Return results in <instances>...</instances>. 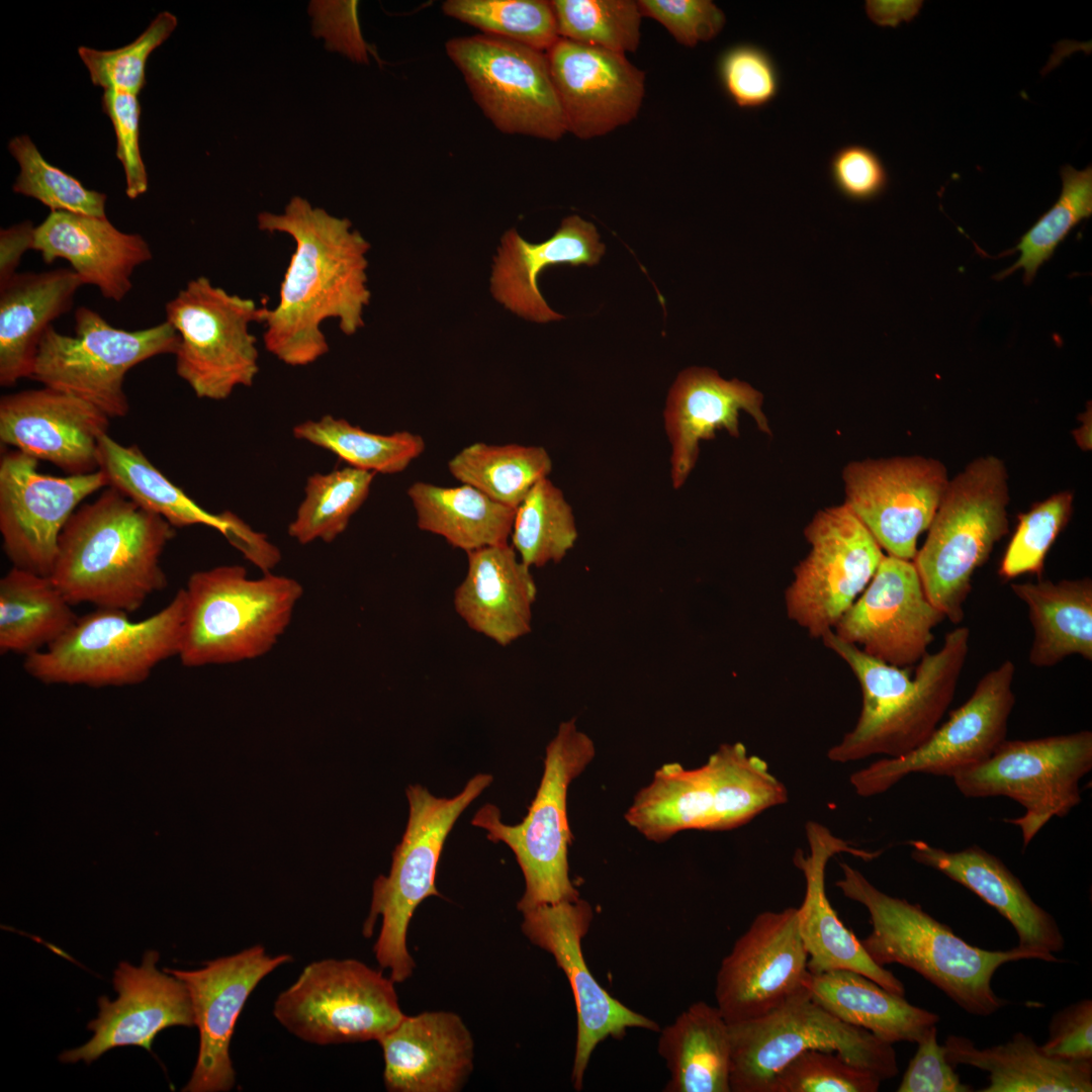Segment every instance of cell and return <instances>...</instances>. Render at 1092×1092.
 <instances>
[{"label": "cell", "mask_w": 1092, "mask_h": 1092, "mask_svg": "<svg viewBox=\"0 0 1092 1092\" xmlns=\"http://www.w3.org/2000/svg\"><path fill=\"white\" fill-rule=\"evenodd\" d=\"M258 226L283 233L295 243L279 288V301L265 318L264 344L289 366H306L326 355L322 325L335 318L343 334L364 327L371 292L367 285L369 243L348 218H340L294 196L281 214L261 212Z\"/></svg>", "instance_id": "obj_1"}, {"label": "cell", "mask_w": 1092, "mask_h": 1092, "mask_svg": "<svg viewBox=\"0 0 1092 1092\" xmlns=\"http://www.w3.org/2000/svg\"><path fill=\"white\" fill-rule=\"evenodd\" d=\"M174 529L108 486L66 524L50 578L73 606L130 614L168 585L161 556Z\"/></svg>", "instance_id": "obj_2"}, {"label": "cell", "mask_w": 1092, "mask_h": 1092, "mask_svg": "<svg viewBox=\"0 0 1092 1092\" xmlns=\"http://www.w3.org/2000/svg\"><path fill=\"white\" fill-rule=\"evenodd\" d=\"M821 639L846 662L862 694L856 724L827 751L831 761L846 763L875 754L898 757L929 738L953 699L968 656L970 630L963 626L949 631L938 651L921 657L914 677L905 667L868 655L833 631Z\"/></svg>", "instance_id": "obj_3"}, {"label": "cell", "mask_w": 1092, "mask_h": 1092, "mask_svg": "<svg viewBox=\"0 0 1092 1092\" xmlns=\"http://www.w3.org/2000/svg\"><path fill=\"white\" fill-rule=\"evenodd\" d=\"M835 886L870 915L872 931L860 940L879 966L899 964L936 986L966 1012L990 1016L1008 1004L992 988L995 972L1004 964L1038 960L1018 948L989 950L974 946L919 904L891 896L874 886L858 870L840 862Z\"/></svg>", "instance_id": "obj_4"}, {"label": "cell", "mask_w": 1092, "mask_h": 1092, "mask_svg": "<svg viewBox=\"0 0 1092 1092\" xmlns=\"http://www.w3.org/2000/svg\"><path fill=\"white\" fill-rule=\"evenodd\" d=\"M788 796L762 758L749 754L741 742L725 743L700 767L662 764L635 796L625 819L659 843L685 830L737 828L787 803Z\"/></svg>", "instance_id": "obj_5"}, {"label": "cell", "mask_w": 1092, "mask_h": 1092, "mask_svg": "<svg viewBox=\"0 0 1092 1092\" xmlns=\"http://www.w3.org/2000/svg\"><path fill=\"white\" fill-rule=\"evenodd\" d=\"M185 617L178 657L187 667L265 655L289 626L303 588L294 578H250L241 565L193 572L183 588Z\"/></svg>", "instance_id": "obj_6"}, {"label": "cell", "mask_w": 1092, "mask_h": 1092, "mask_svg": "<svg viewBox=\"0 0 1092 1092\" xmlns=\"http://www.w3.org/2000/svg\"><path fill=\"white\" fill-rule=\"evenodd\" d=\"M1008 504L1004 462L993 455L972 460L948 480L912 560L926 598L953 624L964 619L975 571L1009 531Z\"/></svg>", "instance_id": "obj_7"}, {"label": "cell", "mask_w": 1092, "mask_h": 1092, "mask_svg": "<svg viewBox=\"0 0 1092 1092\" xmlns=\"http://www.w3.org/2000/svg\"><path fill=\"white\" fill-rule=\"evenodd\" d=\"M596 755L593 739L574 719L564 721L548 743L544 770L527 815L516 825L502 821L499 809L485 804L471 823L504 842L514 852L525 880L517 903L520 912L543 904L579 899L569 877L568 847L572 833L567 817V791Z\"/></svg>", "instance_id": "obj_8"}, {"label": "cell", "mask_w": 1092, "mask_h": 1092, "mask_svg": "<svg viewBox=\"0 0 1092 1092\" xmlns=\"http://www.w3.org/2000/svg\"><path fill=\"white\" fill-rule=\"evenodd\" d=\"M492 781L491 775L478 774L452 798L436 797L421 785L406 788L407 824L392 853L389 874L373 883L370 911L363 925V935L369 937L377 917H381L373 951L394 983L408 979L416 967L406 934L417 907L430 896L441 897L436 875L445 840L458 817Z\"/></svg>", "instance_id": "obj_9"}, {"label": "cell", "mask_w": 1092, "mask_h": 1092, "mask_svg": "<svg viewBox=\"0 0 1092 1092\" xmlns=\"http://www.w3.org/2000/svg\"><path fill=\"white\" fill-rule=\"evenodd\" d=\"M185 617L179 589L154 615L132 621L129 614L96 609L48 648L24 657L26 673L44 684L127 686L146 680L163 661L178 656Z\"/></svg>", "instance_id": "obj_10"}, {"label": "cell", "mask_w": 1092, "mask_h": 1092, "mask_svg": "<svg viewBox=\"0 0 1092 1092\" xmlns=\"http://www.w3.org/2000/svg\"><path fill=\"white\" fill-rule=\"evenodd\" d=\"M729 1029L731 1092H768L778 1072L810 1050L835 1052L881 1082L899 1072L892 1043L841 1021L813 1001L808 990Z\"/></svg>", "instance_id": "obj_11"}, {"label": "cell", "mask_w": 1092, "mask_h": 1092, "mask_svg": "<svg viewBox=\"0 0 1092 1092\" xmlns=\"http://www.w3.org/2000/svg\"><path fill=\"white\" fill-rule=\"evenodd\" d=\"M268 309L205 276L189 280L165 304L166 321L179 336L176 373L197 397L222 400L254 383L259 352L250 326L264 323Z\"/></svg>", "instance_id": "obj_12"}, {"label": "cell", "mask_w": 1092, "mask_h": 1092, "mask_svg": "<svg viewBox=\"0 0 1092 1092\" xmlns=\"http://www.w3.org/2000/svg\"><path fill=\"white\" fill-rule=\"evenodd\" d=\"M75 336L50 326L40 340L31 379L79 397L111 418L124 417L129 404L123 390L126 373L138 364L175 354L179 336L167 321L143 330L111 326L97 311L80 306Z\"/></svg>", "instance_id": "obj_13"}, {"label": "cell", "mask_w": 1092, "mask_h": 1092, "mask_svg": "<svg viewBox=\"0 0 1092 1092\" xmlns=\"http://www.w3.org/2000/svg\"><path fill=\"white\" fill-rule=\"evenodd\" d=\"M1092 768V732L1029 740L1005 739L983 762L951 779L967 798L1007 797L1022 816L1005 821L1018 826L1023 847L1055 817H1065L1081 801L1080 781Z\"/></svg>", "instance_id": "obj_14"}, {"label": "cell", "mask_w": 1092, "mask_h": 1092, "mask_svg": "<svg viewBox=\"0 0 1092 1092\" xmlns=\"http://www.w3.org/2000/svg\"><path fill=\"white\" fill-rule=\"evenodd\" d=\"M390 977L355 959L307 965L274 1002L277 1021L318 1044L378 1040L405 1015Z\"/></svg>", "instance_id": "obj_15"}, {"label": "cell", "mask_w": 1092, "mask_h": 1092, "mask_svg": "<svg viewBox=\"0 0 1092 1092\" xmlns=\"http://www.w3.org/2000/svg\"><path fill=\"white\" fill-rule=\"evenodd\" d=\"M445 50L499 131L552 142L566 133L545 52L483 33L452 37Z\"/></svg>", "instance_id": "obj_16"}, {"label": "cell", "mask_w": 1092, "mask_h": 1092, "mask_svg": "<svg viewBox=\"0 0 1092 1092\" xmlns=\"http://www.w3.org/2000/svg\"><path fill=\"white\" fill-rule=\"evenodd\" d=\"M804 536L810 550L794 568L785 607L789 619L822 638L867 587L885 555L844 503L818 511Z\"/></svg>", "instance_id": "obj_17"}, {"label": "cell", "mask_w": 1092, "mask_h": 1092, "mask_svg": "<svg viewBox=\"0 0 1092 1092\" xmlns=\"http://www.w3.org/2000/svg\"><path fill=\"white\" fill-rule=\"evenodd\" d=\"M1014 674L1011 660L988 671L968 701L953 710L919 747L854 771L849 781L855 793L866 798L880 795L912 774L952 778L986 760L1006 739L1015 705Z\"/></svg>", "instance_id": "obj_18"}, {"label": "cell", "mask_w": 1092, "mask_h": 1092, "mask_svg": "<svg viewBox=\"0 0 1092 1092\" xmlns=\"http://www.w3.org/2000/svg\"><path fill=\"white\" fill-rule=\"evenodd\" d=\"M842 480L844 504L881 548L912 561L949 478L940 460L913 455L851 461Z\"/></svg>", "instance_id": "obj_19"}, {"label": "cell", "mask_w": 1092, "mask_h": 1092, "mask_svg": "<svg viewBox=\"0 0 1092 1092\" xmlns=\"http://www.w3.org/2000/svg\"><path fill=\"white\" fill-rule=\"evenodd\" d=\"M38 461L18 450L0 460V533L12 566L50 576L59 539L78 506L108 485L96 470L54 476L40 473Z\"/></svg>", "instance_id": "obj_20"}, {"label": "cell", "mask_w": 1092, "mask_h": 1092, "mask_svg": "<svg viewBox=\"0 0 1092 1092\" xmlns=\"http://www.w3.org/2000/svg\"><path fill=\"white\" fill-rule=\"evenodd\" d=\"M522 914L523 934L552 954L571 987L577 1015L571 1081L579 1091L590 1057L600 1042L609 1037L620 1039L628 1028L658 1031L659 1026L611 996L589 971L581 948L594 915L587 901L579 898L543 904Z\"/></svg>", "instance_id": "obj_21"}, {"label": "cell", "mask_w": 1092, "mask_h": 1092, "mask_svg": "<svg viewBox=\"0 0 1092 1092\" xmlns=\"http://www.w3.org/2000/svg\"><path fill=\"white\" fill-rule=\"evenodd\" d=\"M809 975L798 908L761 912L721 962L717 1007L729 1024L763 1016L808 990Z\"/></svg>", "instance_id": "obj_22"}, {"label": "cell", "mask_w": 1092, "mask_h": 1092, "mask_svg": "<svg viewBox=\"0 0 1092 1092\" xmlns=\"http://www.w3.org/2000/svg\"><path fill=\"white\" fill-rule=\"evenodd\" d=\"M291 956H269L253 945L240 952L203 963L194 971L164 969L183 981L188 989L199 1050L184 1092H224L235 1085L230 1044L236 1022L257 985Z\"/></svg>", "instance_id": "obj_23"}, {"label": "cell", "mask_w": 1092, "mask_h": 1092, "mask_svg": "<svg viewBox=\"0 0 1092 1092\" xmlns=\"http://www.w3.org/2000/svg\"><path fill=\"white\" fill-rule=\"evenodd\" d=\"M944 618L926 598L913 561L887 555L832 631L878 660L906 667L927 652Z\"/></svg>", "instance_id": "obj_24"}, {"label": "cell", "mask_w": 1092, "mask_h": 1092, "mask_svg": "<svg viewBox=\"0 0 1092 1092\" xmlns=\"http://www.w3.org/2000/svg\"><path fill=\"white\" fill-rule=\"evenodd\" d=\"M545 53L566 132L590 140L636 118L645 73L626 55L560 37Z\"/></svg>", "instance_id": "obj_25"}, {"label": "cell", "mask_w": 1092, "mask_h": 1092, "mask_svg": "<svg viewBox=\"0 0 1092 1092\" xmlns=\"http://www.w3.org/2000/svg\"><path fill=\"white\" fill-rule=\"evenodd\" d=\"M159 953L148 950L141 966L126 962L114 971L117 998L98 999V1017L89 1022L93 1036L82 1046L66 1051L62 1063L90 1064L118 1046L138 1045L152 1051L156 1035L170 1026L195 1025L188 989L183 981L156 968Z\"/></svg>", "instance_id": "obj_26"}, {"label": "cell", "mask_w": 1092, "mask_h": 1092, "mask_svg": "<svg viewBox=\"0 0 1092 1092\" xmlns=\"http://www.w3.org/2000/svg\"><path fill=\"white\" fill-rule=\"evenodd\" d=\"M109 420L91 403L46 386L0 399L1 443L68 475L98 470L99 441Z\"/></svg>", "instance_id": "obj_27"}, {"label": "cell", "mask_w": 1092, "mask_h": 1092, "mask_svg": "<svg viewBox=\"0 0 1092 1092\" xmlns=\"http://www.w3.org/2000/svg\"><path fill=\"white\" fill-rule=\"evenodd\" d=\"M805 833L808 852L798 849L793 861L803 873L806 883L805 896L798 907V921L808 952L810 974L833 970L853 971L872 979L886 990L904 996L903 983L891 971L871 959L860 940L838 917L825 890L826 867L832 856L847 852L870 860L877 857L879 852L850 845L817 821H808Z\"/></svg>", "instance_id": "obj_28"}, {"label": "cell", "mask_w": 1092, "mask_h": 1092, "mask_svg": "<svg viewBox=\"0 0 1092 1092\" xmlns=\"http://www.w3.org/2000/svg\"><path fill=\"white\" fill-rule=\"evenodd\" d=\"M763 395L750 384L726 380L716 370L691 367L672 383L663 410L664 430L670 445V479L680 488L699 458L700 443L725 430L739 437V415L747 413L757 428L771 436L762 411Z\"/></svg>", "instance_id": "obj_29"}, {"label": "cell", "mask_w": 1092, "mask_h": 1092, "mask_svg": "<svg viewBox=\"0 0 1092 1092\" xmlns=\"http://www.w3.org/2000/svg\"><path fill=\"white\" fill-rule=\"evenodd\" d=\"M377 1041L391 1092H457L473 1070L474 1041L454 1012L404 1015Z\"/></svg>", "instance_id": "obj_30"}, {"label": "cell", "mask_w": 1092, "mask_h": 1092, "mask_svg": "<svg viewBox=\"0 0 1092 1092\" xmlns=\"http://www.w3.org/2000/svg\"><path fill=\"white\" fill-rule=\"evenodd\" d=\"M911 857L961 884L993 907L1012 925L1017 947L1044 962H1058L1064 935L1053 915L1034 902L1020 880L1004 862L979 845L948 851L922 840H911Z\"/></svg>", "instance_id": "obj_31"}, {"label": "cell", "mask_w": 1092, "mask_h": 1092, "mask_svg": "<svg viewBox=\"0 0 1092 1092\" xmlns=\"http://www.w3.org/2000/svg\"><path fill=\"white\" fill-rule=\"evenodd\" d=\"M33 250L47 264L67 260L84 284L117 302L131 290L135 268L153 257L141 235L120 232L106 216L63 210L51 211L35 226Z\"/></svg>", "instance_id": "obj_32"}, {"label": "cell", "mask_w": 1092, "mask_h": 1092, "mask_svg": "<svg viewBox=\"0 0 1092 1092\" xmlns=\"http://www.w3.org/2000/svg\"><path fill=\"white\" fill-rule=\"evenodd\" d=\"M605 253L596 226L578 215L565 217L555 234L540 244L524 240L515 229L507 231L493 259L491 293L512 312L535 323L564 316L543 298L538 276L551 266H594Z\"/></svg>", "instance_id": "obj_33"}, {"label": "cell", "mask_w": 1092, "mask_h": 1092, "mask_svg": "<svg viewBox=\"0 0 1092 1092\" xmlns=\"http://www.w3.org/2000/svg\"><path fill=\"white\" fill-rule=\"evenodd\" d=\"M467 570L454 592V609L473 631L508 646L531 631L537 586L511 544L466 553Z\"/></svg>", "instance_id": "obj_34"}, {"label": "cell", "mask_w": 1092, "mask_h": 1092, "mask_svg": "<svg viewBox=\"0 0 1092 1092\" xmlns=\"http://www.w3.org/2000/svg\"><path fill=\"white\" fill-rule=\"evenodd\" d=\"M84 285L73 270L16 273L0 285V384L30 378L42 335Z\"/></svg>", "instance_id": "obj_35"}, {"label": "cell", "mask_w": 1092, "mask_h": 1092, "mask_svg": "<svg viewBox=\"0 0 1092 1092\" xmlns=\"http://www.w3.org/2000/svg\"><path fill=\"white\" fill-rule=\"evenodd\" d=\"M945 1058L953 1067L971 1066L989 1074L981 1092H1090L1092 1061L1049 1056L1031 1036L1016 1032L1005 1043L984 1049L967 1037L948 1035Z\"/></svg>", "instance_id": "obj_36"}, {"label": "cell", "mask_w": 1092, "mask_h": 1092, "mask_svg": "<svg viewBox=\"0 0 1092 1092\" xmlns=\"http://www.w3.org/2000/svg\"><path fill=\"white\" fill-rule=\"evenodd\" d=\"M806 986L812 1000L829 1013L892 1044L917 1043L940 1019L853 971L810 974Z\"/></svg>", "instance_id": "obj_37"}, {"label": "cell", "mask_w": 1092, "mask_h": 1092, "mask_svg": "<svg viewBox=\"0 0 1092 1092\" xmlns=\"http://www.w3.org/2000/svg\"><path fill=\"white\" fill-rule=\"evenodd\" d=\"M658 1039L670 1074L665 1092H731L730 1029L717 1006L692 1004Z\"/></svg>", "instance_id": "obj_38"}, {"label": "cell", "mask_w": 1092, "mask_h": 1092, "mask_svg": "<svg viewBox=\"0 0 1092 1092\" xmlns=\"http://www.w3.org/2000/svg\"><path fill=\"white\" fill-rule=\"evenodd\" d=\"M1024 602L1034 631L1029 663L1050 667L1070 655L1092 660V580L1090 577L1012 583Z\"/></svg>", "instance_id": "obj_39"}, {"label": "cell", "mask_w": 1092, "mask_h": 1092, "mask_svg": "<svg viewBox=\"0 0 1092 1092\" xmlns=\"http://www.w3.org/2000/svg\"><path fill=\"white\" fill-rule=\"evenodd\" d=\"M98 470L110 486L174 528L203 525L229 541L244 521L232 512L212 514L189 497L157 468L136 445L124 446L108 434L98 446Z\"/></svg>", "instance_id": "obj_40"}, {"label": "cell", "mask_w": 1092, "mask_h": 1092, "mask_svg": "<svg viewBox=\"0 0 1092 1092\" xmlns=\"http://www.w3.org/2000/svg\"><path fill=\"white\" fill-rule=\"evenodd\" d=\"M418 527L470 552L509 543L515 509L461 483L445 487L417 481L407 489Z\"/></svg>", "instance_id": "obj_41"}, {"label": "cell", "mask_w": 1092, "mask_h": 1092, "mask_svg": "<svg viewBox=\"0 0 1092 1092\" xmlns=\"http://www.w3.org/2000/svg\"><path fill=\"white\" fill-rule=\"evenodd\" d=\"M50 576L12 566L0 579V652L24 657L60 639L77 621Z\"/></svg>", "instance_id": "obj_42"}, {"label": "cell", "mask_w": 1092, "mask_h": 1092, "mask_svg": "<svg viewBox=\"0 0 1092 1092\" xmlns=\"http://www.w3.org/2000/svg\"><path fill=\"white\" fill-rule=\"evenodd\" d=\"M448 470L460 483L516 510L532 487L548 477L552 460L542 446L477 442L455 454Z\"/></svg>", "instance_id": "obj_43"}, {"label": "cell", "mask_w": 1092, "mask_h": 1092, "mask_svg": "<svg viewBox=\"0 0 1092 1092\" xmlns=\"http://www.w3.org/2000/svg\"><path fill=\"white\" fill-rule=\"evenodd\" d=\"M293 435L332 452L351 467L373 473L401 472L425 450V441L418 434L371 433L331 415L298 424Z\"/></svg>", "instance_id": "obj_44"}, {"label": "cell", "mask_w": 1092, "mask_h": 1092, "mask_svg": "<svg viewBox=\"0 0 1092 1092\" xmlns=\"http://www.w3.org/2000/svg\"><path fill=\"white\" fill-rule=\"evenodd\" d=\"M578 536L573 511L549 477L539 480L516 509L511 545L531 567L560 562Z\"/></svg>", "instance_id": "obj_45"}, {"label": "cell", "mask_w": 1092, "mask_h": 1092, "mask_svg": "<svg viewBox=\"0 0 1092 1092\" xmlns=\"http://www.w3.org/2000/svg\"><path fill=\"white\" fill-rule=\"evenodd\" d=\"M374 475L351 466L310 475L289 536L300 544L333 542L368 497Z\"/></svg>", "instance_id": "obj_46"}, {"label": "cell", "mask_w": 1092, "mask_h": 1092, "mask_svg": "<svg viewBox=\"0 0 1092 1092\" xmlns=\"http://www.w3.org/2000/svg\"><path fill=\"white\" fill-rule=\"evenodd\" d=\"M1060 176L1059 198L1020 238L1014 249L1019 252L1017 261L998 274L997 279L1022 269L1024 283H1031L1039 267L1052 258L1070 232L1092 215L1091 165L1083 170L1062 166Z\"/></svg>", "instance_id": "obj_47"}, {"label": "cell", "mask_w": 1092, "mask_h": 1092, "mask_svg": "<svg viewBox=\"0 0 1092 1092\" xmlns=\"http://www.w3.org/2000/svg\"><path fill=\"white\" fill-rule=\"evenodd\" d=\"M443 13L483 34L547 52L559 38L550 1L447 0Z\"/></svg>", "instance_id": "obj_48"}, {"label": "cell", "mask_w": 1092, "mask_h": 1092, "mask_svg": "<svg viewBox=\"0 0 1092 1092\" xmlns=\"http://www.w3.org/2000/svg\"><path fill=\"white\" fill-rule=\"evenodd\" d=\"M558 35L626 55L640 46L642 14L633 0L550 1Z\"/></svg>", "instance_id": "obj_49"}, {"label": "cell", "mask_w": 1092, "mask_h": 1092, "mask_svg": "<svg viewBox=\"0 0 1092 1092\" xmlns=\"http://www.w3.org/2000/svg\"><path fill=\"white\" fill-rule=\"evenodd\" d=\"M8 150L20 168L12 186L15 193L40 201L51 211L106 216V195L87 189L78 179L50 164L28 135L13 138Z\"/></svg>", "instance_id": "obj_50"}, {"label": "cell", "mask_w": 1092, "mask_h": 1092, "mask_svg": "<svg viewBox=\"0 0 1092 1092\" xmlns=\"http://www.w3.org/2000/svg\"><path fill=\"white\" fill-rule=\"evenodd\" d=\"M1074 492L1052 494L1018 516V524L1003 555L998 574L1012 579L1024 573L1041 576L1044 559L1073 514Z\"/></svg>", "instance_id": "obj_51"}, {"label": "cell", "mask_w": 1092, "mask_h": 1092, "mask_svg": "<svg viewBox=\"0 0 1092 1092\" xmlns=\"http://www.w3.org/2000/svg\"><path fill=\"white\" fill-rule=\"evenodd\" d=\"M177 26L174 14L160 12L132 42L109 51L79 47L78 54L95 86L139 95L146 84V64Z\"/></svg>", "instance_id": "obj_52"}, {"label": "cell", "mask_w": 1092, "mask_h": 1092, "mask_svg": "<svg viewBox=\"0 0 1092 1092\" xmlns=\"http://www.w3.org/2000/svg\"><path fill=\"white\" fill-rule=\"evenodd\" d=\"M881 1081L835 1052L810 1050L774 1077L768 1092H876Z\"/></svg>", "instance_id": "obj_53"}, {"label": "cell", "mask_w": 1092, "mask_h": 1092, "mask_svg": "<svg viewBox=\"0 0 1092 1092\" xmlns=\"http://www.w3.org/2000/svg\"><path fill=\"white\" fill-rule=\"evenodd\" d=\"M718 75L729 98L744 109L766 106L780 90L775 61L755 44L740 43L727 49L718 61Z\"/></svg>", "instance_id": "obj_54"}, {"label": "cell", "mask_w": 1092, "mask_h": 1092, "mask_svg": "<svg viewBox=\"0 0 1092 1092\" xmlns=\"http://www.w3.org/2000/svg\"><path fill=\"white\" fill-rule=\"evenodd\" d=\"M642 16L660 23L688 48L710 41L726 23L724 12L711 0H638Z\"/></svg>", "instance_id": "obj_55"}, {"label": "cell", "mask_w": 1092, "mask_h": 1092, "mask_svg": "<svg viewBox=\"0 0 1092 1092\" xmlns=\"http://www.w3.org/2000/svg\"><path fill=\"white\" fill-rule=\"evenodd\" d=\"M103 111L110 118L116 136V157L125 175V194L135 199L148 190V175L140 150L141 105L138 95L121 90H104Z\"/></svg>", "instance_id": "obj_56"}, {"label": "cell", "mask_w": 1092, "mask_h": 1092, "mask_svg": "<svg viewBox=\"0 0 1092 1092\" xmlns=\"http://www.w3.org/2000/svg\"><path fill=\"white\" fill-rule=\"evenodd\" d=\"M829 171L837 191L852 201L873 200L883 194L889 183L881 158L861 145L838 149L831 157Z\"/></svg>", "instance_id": "obj_57"}, {"label": "cell", "mask_w": 1092, "mask_h": 1092, "mask_svg": "<svg viewBox=\"0 0 1092 1092\" xmlns=\"http://www.w3.org/2000/svg\"><path fill=\"white\" fill-rule=\"evenodd\" d=\"M918 1048L911 1059L898 1092H971L964 1084L953 1066L945 1058L943 1045L937 1042L936 1025L931 1027L917 1042Z\"/></svg>", "instance_id": "obj_58"}, {"label": "cell", "mask_w": 1092, "mask_h": 1092, "mask_svg": "<svg viewBox=\"0 0 1092 1092\" xmlns=\"http://www.w3.org/2000/svg\"><path fill=\"white\" fill-rule=\"evenodd\" d=\"M1040 1046L1054 1058L1092 1061V1000H1079L1054 1014Z\"/></svg>", "instance_id": "obj_59"}, {"label": "cell", "mask_w": 1092, "mask_h": 1092, "mask_svg": "<svg viewBox=\"0 0 1092 1092\" xmlns=\"http://www.w3.org/2000/svg\"><path fill=\"white\" fill-rule=\"evenodd\" d=\"M35 226L30 220L13 224L0 232V285L17 272L21 257L33 250Z\"/></svg>", "instance_id": "obj_60"}, {"label": "cell", "mask_w": 1092, "mask_h": 1092, "mask_svg": "<svg viewBox=\"0 0 1092 1092\" xmlns=\"http://www.w3.org/2000/svg\"><path fill=\"white\" fill-rule=\"evenodd\" d=\"M921 6V1H867L866 12L879 25L897 26L915 17Z\"/></svg>", "instance_id": "obj_61"}, {"label": "cell", "mask_w": 1092, "mask_h": 1092, "mask_svg": "<svg viewBox=\"0 0 1092 1092\" xmlns=\"http://www.w3.org/2000/svg\"><path fill=\"white\" fill-rule=\"evenodd\" d=\"M1081 426L1072 432L1077 445L1084 451L1091 450V404L1080 415Z\"/></svg>", "instance_id": "obj_62"}]
</instances>
